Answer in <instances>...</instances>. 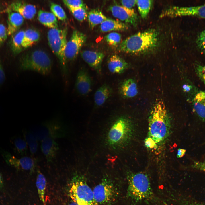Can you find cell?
<instances>
[{
  "label": "cell",
  "instance_id": "obj_7",
  "mask_svg": "<svg viewBox=\"0 0 205 205\" xmlns=\"http://www.w3.org/2000/svg\"><path fill=\"white\" fill-rule=\"evenodd\" d=\"M70 196L73 202L79 205H98L93 191L82 177H75L70 185Z\"/></svg>",
  "mask_w": 205,
  "mask_h": 205
},
{
  "label": "cell",
  "instance_id": "obj_37",
  "mask_svg": "<svg viewBox=\"0 0 205 205\" xmlns=\"http://www.w3.org/2000/svg\"><path fill=\"white\" fill-rule=\"evenodd\" d=\"M195 71L199 77L205 84V65H196Z\"/></svg>",
  "mask_w": 205,
  "mask_h": 205
},
{
  "label": "cell",
  "instance_id": "obj_9",
  "mask_svg": "<svg viewBox=\"0 0 205 205\" xmlns=\"http://www.w3.org/2000/svg\"><path fill=\"white\" fill-rule=\"evenodd\" d=\"M0 152L6 163L17 170L30 171L32 173L34 171L36 159L32 157L24 156L18 158L6 150L0 149Z\"/></svg>",
  "mask_w": 205,
  "mask_h": 205
},
{
  "label": "cell",
  "instance_id": "obj_39",
  "mask_svg": "<svg viewBox=\"0 0 205 205\" xmlns=\"http://www.w3.org/2000/svg\"><path fill=\"white\" fill-rule=\"evenodd\" d=\"M145 145L148 148L152 149L157 147V144L155 141L150 137L146 138L144 141Z\"/></svg>",
  "mask_w": 205,
  "mask_h": 205
},
{
  "label": "cell",
  "instance_id": "obj_28",
  "mask_svg": "<svg viewBox=\"0 0 205 205\" xmlns=\"http://www.w3.org/2000/svg\"><path fill=\"white\" fill-rule=\"evenodd\" d=\"M11 142L14 150L17 154L22 156L26 155L28 147L24 139L16 137L12 139Z\"/></svg>",
  "mask_w": 205,
  "mask_h": 205
},
{
  "label": "cell",
  "instance_id": "obj_35",
  "mask_svg": "<svg viewBox=\"0 0 205 205\" xmlns=\"http://www.w3.org/2000/svg\"><path fill=\"white\" fill-rule=\"evenodd\" d=\"M69 10L80 7H86L83 1L80 0H64L63 1Z\"/></svg>",
  "mask_w": 205,
  "mask_h": 205
},
{
  "label": "cell",
  "instance_id": "obj_30",
  "mask_svg": "<svg viewBox=\"0 0 205 205\" xmlns=\"http://www.w3.org/2000/svg\"><path fill=\"white\" fill-rule=\"evenodd\" d=\"M152 0H137L136 4L140 15L143 18H146L151 9L153 3Z\"/></svg>",
  "mask_w": 205,
  "mask_h": 205
},
{
  "label": "cell",
  "instance_id": "obj_38",
  "mask_svg": "<svg viewBox=\"0 0 205 205\" xmlns=\"http://www.w3.org/2000/svg\"><path fill=\"white\" fill-rule=\"evenodd\" d=\"M8 36L7 29L3 24H0V46L4 43Z\"/></svg>",
  "mask_w": 205,
  "mask_h": 205
},
{
  "label": "cell",
  "instance_id": "obj_32",
  "mask_svg": "<svg viewBox=\"0 0 205 205\" xmlns=\"http://www.w3.org/2000/svg\"><path fill=\"white\" fill-rule=\"evenodd\" d=\"M50 10L54 15L59 19L64 21L67 19V16L64 10L60 5L52 3L50 5Z\"/></svg>",
  "mask_w": 205,
  "mask_h": 205
},
{
  "label": "cell",
  "instance_id": "obj_24",
  "mask_svg": "<svg viewBox=\"0 0 205 205\" xmlns=\"http://www.w3.org/2000/svg\"><path fill=\"white\" fill-rule=\"evenodd\" d=\"M40 35L37 30L29 29L24 31L22 45L24 49L30 47L39 40Z\"/></svg>",
  "mask_w": 205,
  "mask_h": 205
},
{
  "label": "cell",
  "instance_id": "obj_45",
  "mask_svg": "<svg viewBox=\"0 0 205 205\" xmlns=\"http://www.w3.org/2000/svg\"><path fill=\"white\" fill-rule=\"evenodd\" d=\"M186 150L185 149L181 148L177 150V157L180 158L184 156L186 153Z\"/></svg>",
  "mask_w": 205,
  "mask_h": 205
},
{
  "label": "cell",
  "instance_id": "obj_26",
  "mask_svg": "<svg viewBox=\"0 0 205 205\" xmlns=\"http://www.w3.org/2000/svg\"><path fill=\"white\" fill-rule=\"evenodd\" d=\"M24 31L20 30L13 35L11 42V50L14 54L20 53L24 49L22 43Z\"/></svg>",
  "mask_w": 205,
  "mask_h": 205
},
{
  "label": "cell",
  "instance_id": "obj_23",
  "mask_svg": "<svg viewBox=\"0 0 205 205\" xmlns=\"http://www.w3.org/2000/svg\"><path fill=\"white\" fill-rule=\"evenodd\" d=\"M38 18L39 22L45 26L50 29L58 28V21L52 13L41 10L38 12Z\"/></svg>",
  "mask_w": 205,
  "mask_h": 205
},
{
  "label": "cell",
  "instance_id": "obj_47",
  "mask_svg": "<svg viewBox=\"0 0 205 205\" xmlns=\"http://www.w3.org/2000/svg\"><path fill=\"white\" fill-rule=\"evenodd\" d=\"M67 205H79L74 202H71Z\"/></svg>",
  "mask_w": 205,
  "mask_h": 205
},
{
  "label": "cell",
  "instance_id": "obj_33",
  "mask_svg": "<svg viewBox=\"0 0 205 205\" xmlns=\"http://www.w3.org/2000/svg\"><path fill=\"white\" fill-rule=\"evenodd\" d=\"M121 36L116 32H111L106 35L105 39L110 45L116 46L120 44L121 40Z\"/></svg>",
  "mask_w": 205,
  "mask_h": 205
},
{
  "label": "cell",
  "instance_id": "obj_44",
  "mask_svg": "<svg viewBox=\"0 0 205 205\" xmlns=\"http://www.w3.org/2000/svg\"><path fill=\"white\" fill-rule=\"evenodd\" d=\"M184 205H205V204L194 201L186 200L183 202Z\"/></svg>",
  "mask_w": 205,
  "mask_h": 205
},
{
  "label": "cell",
  "instance_id": "obj_29",
  "mask_svg": "<svg viewBox=\"0 0 205 205\" xmlns=\"http://www.w3.org/2000/svg\"><path fill=\"white\" fill-rule=\"evenodd\" d=\"M24 135V139L27 143L30 153L33 156L36 153L38 149V140L32 132H25Z\"/></svg>",
  "mask_w": 205,
  "mask_h": 205
},
{
  "label": "cell",
  "instance_id": "obj_4",
  "mask_svg": "<svg viewBox=\"0 0 205 205\" xmlns=\"http://www.w3.org/2000/svg\"><path fill=\"white\" fill-rule=\"evenodd\" d=\"M52 65L49 56L40 49L27 52L21 57L20 61V68L22 70L33 71L44 75L50 73Z\"/></svg>",
  "mask_w": 205,
  "mask_h": 205
},
{
  "label": "cell",
  "instance_id": "obj_16",
  "mask_svg": "<svg viewBox=\"0 0 205 205\" xmlns=\"http://www.w3.org/2000/svg\"><path fill=\"white\" fill-rule=\"evenodd\" d=\"M84 60L99 74L101 72V64L104 56L102 52L90 50H84L81 53Z\"/></svg>",
  "mask_w": 205,
  "mask_h": 205
},
{
  "label": "cell",
  "instance_id": "obj_10",
  "mask_svg": "<svg viewBox=\"0 0 205 205\" xmlns=\"http://www.w3.org/2000/svg\"><path fill=\"white\" fill-rule=\"evenodd\" d=\"M35 133H32L38 140L41 141L50 137L55 139L64 137L66 135V129L61 123L51 121L46 123Z\"/></svg>",
  "mask_w": 205,
  "mask_h": 205
},
{
  "label": "cell",
  "instance_id": "obj_46",
  "mask_svg": "<svg viewBox=\"0 0 205 205\" xmlns=\"http://www.w3.org/2000/svg\"><path fill=\"white\" fill-rule=\"evenodd\" d=\"M4 182L1 173L0 171V189L2 188L3 186Z\"/></svg>",
  "mask_w": 205,
  "mask_h": 205
},
{
  "label": "cell",
  "instance_id": "obj_31",
  "mask_svg": "<svg viewBox=\"0 0 205 205\" xmlns=\"http://www.w3.org/2000/svg\"><path fill=\"white\" fill-rule=\"evenodd\" d=\"M193 109L199 118L205 122V103L193 101Z\"/></svg>",
  "mask_w": 205,
  "mask_h": 205
},
{
  "label": "cell",
  "instance_id": "obj_1",
  "mask_svg": "<svg viewBox=\"0 0 205 205\" xmlns=\"http://www.w3.org/2000/svg\"><path fill=\"white\" fill-rule=\"evenodd\" d=\"M170 125L169 116L164 102L162 100L157 101L149 118V137L157 144L162 143L169 135Z\"/></svg>",
  "mask_w": 205,
  "mask_h": 205
},
{
  "label": "cell",
  "instance_id": "obj_14",
  "mask_svg": "<svg viewBox=\"0 0 205 205\" xmlns=\"http://www.w3.org/2000/svg\"><path fill=\"white\" fill-rule=\"evenodd\" d=\"M92 85L91 79L88 71L85 68H81L77 76L75 84L77 91L81 95H86L91 91Z\"/></svg>",
  "mask_w": 205,
  "mask_h": 205
},
{
  "label": "cell",
  "instance_id": "obj_12",
  "mask_svg": "<svg viewBox=\"0 0 205 205\" xmlns=\"http://www.w3.org/2000/svg\"><path fill=\"white\" fill-rule=\"evenodd\" d=\"M165 17L191 16L205 19V5L190 7L172 6L164 10Z\"/></svg>",
  "mask_w": 205,
  "mask_h": 205
},
{
  "label": "cell",
  "instance_id": "obj_5",
  "mask_svg": "<svg viewBox=\"0 0 205 205\" xmlns=\"http://www.w3.org/2000/svg\"><path fill=\"white\" fill-rule=\"evenodd\" d=\"M132 133L130 120L125 116H120L115 120L108 132L107 143L112 148H122L128 143Z\"/></svg>",
  "mask_w": 205,
  "mask_h": 205
},
{
  "label": "cell",
  "instance_id": "obj_36",
  "mask_svg": "<svg viewBox=\"0 0 205 205\" xmlns=\"http://www.w3.org/2000/svg\"><path fill=\"white\" fill-rule=\"evenodd\" d=\"M196 43L200 50L202 53H205V29L198 34Z\"/></svg>",
  "mask_w": 205,
  "mask_h": 205
},
{
  "label": "cell",
  "instance_id": "obj_8",
  "mask_svg": "<svg viewBox=\"0 0 205 205\" xmlns=\"http://www.w3.org/2000/svg\"><path fill=\"white\" fill-rule=\"evenodd\" d=\"M95 199L98 204L108 205L113 202L117 195L116 188L113 184L104 179L94 188Z\"/></svg>",
  "mask_w": 205,
  "mask_h": 205
},
{
  "label": "cell",
  "instance_id": "obj_13",
  "mask_svg": "<svg viewBox=\"0 0 205 205\" xmlns=\"http://www.w3.org/2000/svg\"><path fill=\"white\" fill-rule=\"evenodd\" d=\"M108 9L114 17L121 21L130 23L134 27L136 26L137 15L133 9L118 5H111L108 7Z\"/></svg>",
  "mask_w": 205,
  "mask_h": 205
},
{
  "label": "cell",
  "instance_id": "obj_19",
  "mask_svg": "<svg viewBox=\"0 0 205 205\" xmlns=\"http://www.w3.org/2000/svg\"><path fill=\"white\" fill-rule=\"evenodd\" d=\"M7 31L8 36L17 32L23 24L24 18L17 12L7 9Z\"/></svg>",
  "mask_w": 205,
  "mask_h": 205
},
{
  "label": "cell",
  "instance_id": "obj_17",
  "mask_svg": "<svg viewBox=\"0 0 205 205\" xmlns=\"http://www.w3.org/2000/svg\"><path fill=\"white\" fill-rule=\"evenodd\" d=\"M41 149L47 162H52L56 155L59 147L52 138L48 137L41 141Z\"/></svg>",
  "mask_w": 205,
  "mask_h": 205
},
{
  "label": "cell",
  "instance_id": "obj_15",
  "mask_svg": "<svg viewBox=\"0 0 205 205\" xmlns=\"http://www.w3.org/2000/svg\"><path fill=\"white\" fill-rule=\"evenodd\" d=\"M8 9L17 12L24 18L28 19H32L36 13L35 5L22 1H15L12 2Z\"/></svg>",
  "mask_w": 205,
  "mask_h": 205
},
{
  "label": "cell",
  "instance_id": "obj_34",
  "mask_svg": "<svg viewBox=\"0 0 205 205\" xmlns=\"http://www.w3.org/2000/svg\"><path fill=\"white\" fill-rule=\"evenodd\" d=\"M69 10L74 17L80 22L83 21L87 17L86 7H80Z\"/></svg>",
  "mask_w": 205,
  "mask_h": 205
},
{
  "label": "cell",
  "instance_id": "obj_20",
  "mask_svg": "<svg viewBox=\"0 0 205 205\" xmlns=\"http://www.w3.org/2000/svg\"><path fill=\"white\" fill-rule=\"evenodd\" d=\"M107 66L110 73L119 74L122 73L128 68L129 65L124 60L115 54L112 55L109 59Z\"/></svg>",
  "mask_w": 205,
  "mask_h": 205
},
{
  "label": "cell",
  "instance_id": "obj_3",
  "mask_svg": "<svg viewBox=\"0 0 205 205\" xmlns=\"http://www.w3.org/2000/svg\"><path fill=\"white\" fill-rule=\"evenodd\" d=\"M127 196L136 202L149 200L153 197V193L147 175L142 173H128Z\"/></svg>",
  "mask_w": 205,
  "mask_h": 205
},
{
  "label": "cell",
  "instance_id": "obj_43",
  "mask_svg": "<svg viewBox=\"0 0 205 205\" xmlns=\"http://www.w3.org/2000/svg\"><path fill=\"white\" fill-rule=\"evenodd\" d=\"M5 78V73L2 64L0 62V87L4 82Z\"/></svg>",
  "mask_w": 205,
  "mask_h": 205
},
{
  "label": "cell",
  "instance_id": "obj_21",
  "mask_svg": "<svg viewBox=\"0 0 205 205\" xmlns=\"http://www.w3.org/2000/svg\"><path fill=\"white\" fill-rule=\"evenodd\" d=\"M113 91L108 85L104 84L95 91L94 96V105L99 107L102 106L112 95Z\"/></svg>",
  "mask_w": 205,
  "mask_h": 205
},
{
  "label": "cell",
  "instance_id": "obj_11",
  "mask_svg": "<svg viewBox=\"0 0 205 205\" xmlns=\"http://www.w3.org/2000/svg\"><path fill=\"white\" fill-rule=\"evenodd\" d=\"M86 39V36L83 33L76 30H73L65 48V56L67 61L75 59Z\"/></svg>",
  "mask_w": 205,
  "mask_h": 205
},
{
  "label": "cell",
  "instance_id": "obj_40",
  "mask_svg": "<svg viewBox=\"0 0 205 205\" xmlns=\"http://www.w3.org/2000/svg\"><path fill=\"white\" fill-rule=\"evenodd\" d=\"M191 167L194 169L202 171L205 172V161H194L191 165Z\"/></svg>",
  "mask_w": 205,
  "mask_h": 205
},
{
  "label": "cell",
  "instance_id": "obj_18",
  "mask_svg": "<svg viewBox=\"0 0 205 205\" xmlns=\"http://www.w3.org/2000/svg\"><path fill=\"white\" fill-rule=\"evenodd\" d=\"M118 92L123 98L133 97L138 93L137 84L133 79H125L120 83L118 87Z\"/></svg>",
  "mask_w": 205,
  "mask_h": 205
},
{
  "label": "cell",
  "instance_id": "obj_22",
  "mask_svg": "<svg viewBox=\"0 0 205 205\" xmlns=\"http://www.w3.org/2000/svg\"><path fill=\"white\" fill-rule=\"evenodd\" d=\"M100 30L102 32L112 31H124L128 30V26L126 23L116 20L107 19L100 25Z\"/></svg>",
  "mask_w": 205,
  "mask_h": 205
},
{
  "label": "cell",
  "instance_id": "obj_2",
  "mask_svg": "<svg viewBox=\"0 0 205 205\" xmlns=\"http://www.w3.org/2000/svg\"><path fill=\"white\" fill-rule=\"evenodd\" d=\"M158 42V32L155 29H150L128 37L120 44L118 50L127 53L144 54L156 48Z\"/></svg>",
  "mask_w": 205,
  "mask_h": 205
},
{
  "label": "cell",
  "instance_id": "obj_42",
  "mask_svg": "<svg viewBox=\"0 0 205 205\" xmlns=\"http://www.w3.org/2000/svg\"><path fill=\"white\" fill-rule=\"evenodd\" d=\"M193 101L205 103V91H200L197 93L194 98Z\"/></svg>",
  "mask_w": 205,
  "mask_h": 205
},
{
  "label": "cell",
  "instance_id": "obj_27",
  "mask_svg": "<svg viewBox=\"0 0 205 205\" xmlns=\"http://www.w3.org/2000/svg\"><path fill=\"white\" fill-rule=\"evenodd\" d=\"M36 186L39 198L44 205H46L45 191L46 180L44 175L39 170H37Z\"/></svg>",
  "mask_w": 205,
  "mask_h": 205
},
{
  "label": "cell",
  "instance_id": "obj_25",
  "mask_svg": "<svg viewBox=\"0 0 205 205\" xmlns=\"http://www.w3.org/2000/svg\"><path fill=\"white\" fill-rule=\"evenodd\" d=\"M87 19L89 27L93 28L96 26L101 24L108 18L100 11L93 9L88 13Z\"/></svg>",
  "mask_w": 205,
  "mask_h": 205
},
{
  "label": "cell",
  "instance_id": "obj_41",
  "mask_svg": "<svg viewBox=\"0 0 205 205\" xmlns=\"http://www.w3.org/2000/svg\"><path fill=\"white\" fill-rule=\"evenodd\" d=\"M137 0H124L120 1L122 6L127 8L131 9L136 3Z\"/></svg>",
  "mask_w": 205,
  "mask_h": 205
},
{
  "label": "cell",
  "instance_id": "obj_6",
  "mask_svg": "<svg viewBox=\"0 0 205 205\" xmlns=\"http://www.w3.org/2000/svg\"><path fill=\"white\" fill-rule=\"evenodd\" d=\"M67 29H50L47 34L49 45L54 54L58 59L64 74L67 73V61L65 56V51L67 42Z\"/></svg>",
  "mask_w": 205,
  "mask_h": 205
}]
</instances>
